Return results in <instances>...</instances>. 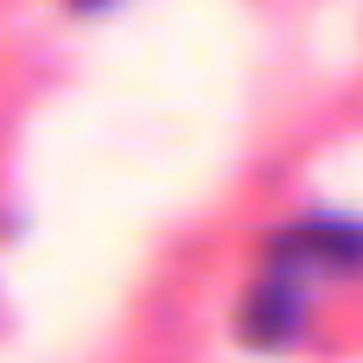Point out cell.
<instances>
[{"label": "cell", "instance_id": "cell-1", "mask_svg": "<svg viewBox=\"0 0 363 363\" xmlns=\"http://www.w3.org/2000/svg\"><path fill=\"white\" fill-rule=\"evenodd\" d=\"M268 268L287 281H332V274H357L363 268V223L338 217V211H313L294 217L287 230H274L268 242Z\"/></svg>", "mask_w": 363, "mask_h": 363}, {"label": "cell", "instance_id": "cell-2", "mask_svg": "<svg viewBox=\"0 0 363 363\" xmlns=\"http://www.w3.org/2000/svg\"><path fill=\"white\" fill-rule=\"evenodd\" d=\"M300 325H306V287L287 281V274H274V268H262V281L242 294L236 332L249 345H262V351H281V345L300 338Z\"/></svg>", "mask_w": 363, "mask_h": 363}, {"label": "cell", "instance_id": "cell-3", "mask_svg": "<svg viewBox=\"0 0 363 363\" xmlns=\"http://www.w3.org/2000/svg\"><path fill=\"white\" fill-rule=\"evenodd\" d=\"M77 13H102V6H115V0H70Z\"/></svg>", "mask_w": 363, "mask_h": 363}]
</instances>
